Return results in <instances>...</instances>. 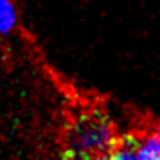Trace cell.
<instances>
[{"label": "cell", "instance_id": "1", "mask_svg": "<svg viewBox=\"0 0 160 160\" xmlns=\"http://www.w3.org/2000/svg\"><path fill=\"white\" fill-rule=\"evenodd\" d=\"M68 151L76 157L83 155H101L108 153L117 144L115 126L108 117L97 112H87L74 119L65 135Z\"/></svg>", "mask_w": 160, "mask_h": 160}, {"label": "cell", "instance_id": "2", "mask_svg": "<svg viewBox=\"0 0 160 160\" xmlns=\"http://www.w3.org/2000/svg\"><path fill=\"white\" fill-rule=\"evenodd\" d=\"M18 27V9L15 0H0V38L11 36Z\"/></svg>", "mask_w": 160, "mask_h": 160}, {"label": "cell", "instance_id": "3", "mask_svg": "<svg viewBox=\"0 0 160 160\" xmlns=\"http://www.w3.org/2000/svg\"><path fill=\"white\" fill-rule=\"evenodd\" d=\"M138 160H160V144L155 135H144L135 142Z\"/></svg>", "mask_w": 160, "mask_h": 160}, {"label": "cell", "instance_id": "4", "mask_svg": "<svg viewBox=\"0 0 160 160\" xmlns=\"http://www.w3.org/2000/svg\"><path fill=\"white\" fill-rule=\"evenodd\" d=\"M106 160H138L137 151H135V142L115 144L108 151V158Z\"/></svg>", "mask_w": 160, "mask_h": 160}, {"label": "cell", "instance_id": "5", "mask_svg": "<svg viewBox=\"0 0 160 160\" xmlns=\"http://www.w3.org/2000/svg\"><path fill=\"white\" fill-rule=\"evenodd\" d=\"M76 160H106L101 155H83V157H76Z\"/></svg>", "mask_w": 160, "mask_h": 160}, {"label": "cell", "instance_id": "6", "mask_svg": "<svg viewBox=\"0 0 160 160\" xmlns=\"http://www.w3.org/2000/svg\"><path fill=\"white\" fill-rule=\"evenodd\" d=\"M155 137H157V140H158V144H160V124L157 126V130H155V133H153Z\"/></svg>", "mask_w": 160, "mask_h": 160}]
</instances>
